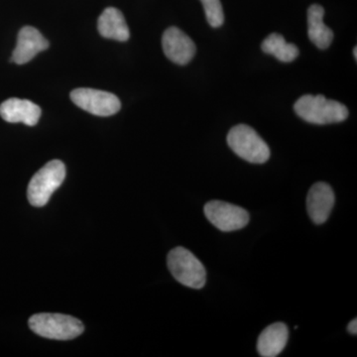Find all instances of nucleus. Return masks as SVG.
I'll return each instance as SVG.
<instances>
[{"instance_id":"nucleus-3","label":"nucleus","mask_w":357,"mask_h":357,"mask_svg":"<svg viewBox=\"0 0 357 357\" xmlns=\"http://www.w3.org/2000/svg\"><path fill=\"white\" fill-rule=\"evenodd\" d=\"M167 263L174 278L185 287L199 290L206 285V271L203 263L188 249L180 246L172 249Z\"/></svg>"},{"instance_id":"nucleus-13","label":"nucleus","mask_w":357,"mask_h":357,"mask_svg":"<svg viewBox=\"0 0 357 357\" xmlns=\"http://www.w3.org/2000/svg\"><path fill=\"white\" fill-rule=\"evenodd\" d=\"M98 29L100 35L107 39L124 42L128 41L130 37V32L123 14L114 7L105 9L98 18Z\"/></svg>"},{"instance_id":"nucleus-2","label":"nucleus","mask_w":357,"mask_h":357,"mask_svg":"<svg viewBox=\"0 0 357 357\" xmlns=\"http://www.w3.org/2000/svg\"><path fill=\"white\" fill-rule=\"evenodd\" d=\"M32 332L45 338L57 340H74L84 333V326L79 319L62 314H37L29 319Z\"/></svg>"},{"instance_id":"nucleus-1","label":"nucleus","mask_w":357,"mask_h":357,"mask_svg":"<svg viewBox=\"0 0 357 357\" xmlns=\"http://www.w3.org/2000/svg\"><path fill=\"white\" fill-rule=\"evenodd\" d=\"M294 109L305 121L319 126L338 123L349 116V109L344 105L324 96H303L296 102Z\"/></svg>"},{"instance_id":"nucleus-15","label":"nucleus","mask_w":357,"mask_h":357,"mask_svg":"<svg viewBox=\"0 0 357 357\" xmlns=\"http://www.w3.org/2000/svg\"><path fill=\"white\" fill-rule=\"evenodd\" d=\"M263 52L269 55H273L279 61L284 63H290L299 55V49L294 44L286 42L282 35L278 33H272L261 45Z\"/></svg>"},{"instance_id":"nucleus-14","label":"nucleus","mask_w":357,"mask_h":357,"mask_svg":"<svg viewBox=\"0 0 357 357\" xmlns=\"http://www.w3.org/2000/svg\"><path fill=\"white\" fill-rule=\"evenodd\" d=\"M324 15L325 10L318 4H314L307 10L309 38L321 50L328 48L333 40V32L324 23Z\"/></svg>"},{"instance_id":"nucleus-9","label":"nucleus","mask_w":357,"mask_h":357,"mask_svg":"<svg viewBox=\"0 0 357 357\" xmlns=\"http://www.w3.org/2000/svg\"><path fill=\"white\" fill-rule=\"evenodd\" d=\"M335 192L326 183L312 185L307 197V210L312 222L323 225L332 213L335 206Z\"/></svg>"},{"instance_id":"nucleus-18","label":"nucleus","mask_w":357,"mask_h":357,"mask_svg":"<svg viewBox=\"0 0 357 357\" xmlns=\"http://www.w3.org/2000/svg\"><path fill=\"white\" fill-rule=\"evenodd\" d=\"M354 58H356V59H357V48H356V47H354Z\"/></svg>"},{"instance_id":"nucleus-6","label":"nucleus","mask_w":357,"mask_h":357,"mask_svg":"<svg viewBox=\"0 0 357 357\" xmlns=\"http://www.w3.org/2000/svg\"><path fill=\"white\" fill-rule=\"evenodd\" d=\"M204 215L211 225L223 232L236 231L248 225V211L222 201H211L204 206Z\"/></svg>"},{"instance_id":"nucleus-10","label":"nucleus","mask_w":357,"mask_h":357,"mask_svg":"<svg viewBox=\"0 0 357 357\" xmlns=\"http://www.w3.org/2000/svg\"><path fill=\"white\" fill-rule=\"evenodd\" d=\"M48 47L49 42L36 28L25 26L18 34L17 45L14 49L11 61L18 65L26 64Z\"/></svg>"},{"instance_id":"nucleus-16","label":"nucleus","mask_w":357,"mask_h":357,"mask_svg":"<svg viewBox=\"0 0 357 357\" xmlns=\"http://www.w3.org/2000/svg\"><path fill=\"white\" fill-rule=\"evenodd\" d=\"M206 20L211 27H220L225 22V14L220 0H201Z\"/></svg>"},{"instance_id":"nucleus-4","label":"nucleus","mask_w":357,"mask_h":357,"mask_svg":"<svg viewBox=\"0 0 357 357\" xmlns=\"http://www.w3.org/2000/svg\"><path fill=\"white\" fill-rule=\"evenodd\" d=\"M227 143L234 153L249 163H266L270 158L267 143L255 129L245 124H238L230 129Z\"/></svg>"},{"instance_id":"nucleus-17","label":"nucleus","mask_w":357,"mask_h":357,"mask_svg":"<svg viewBox=\"0 0 357 357\" xmlns=\"http://www.w3.org/2000/svg\"><path fill=\"white\" fill-rule=\"evenodd\" d=\"M347 331L351 335H357V319H352L351 323L347 326Z\"/></svg>"},{"instance_id":"nucleus-5","label":"nucleus","mask_w":357,"mask_h":357,"mask_svg":"<svg viewBox=\"0 0 357 357\" xmlns=\"http://www.w3.org/2000/svg\"><path fill=\"white\" fill-rule=\"evenodd\" d=\"M66 167L60 160L48 162L33 176L28 185L27 196L33 206L41 208L48 203L53 192L62 185Z\"/></svg>"},{"instance_id":"nucleus-11","label":"nucleus","mask_w":357,"mask_h":357,"mask_svg":"<svg viewBox=\"0 0 357 357\" xmlns=\"http://www.w3.org/2000/svg\"><path fill=\"white\" fill-rule=\"evenodd\" d=\"M0 116L10 123H22L34 126L41 116V109L31 100L9 98L0 105Z\"/></svg>"},{"instance_id":"nucleus-8","label":"nucleus","mask_w":357,"mask_h":357,"mask_svg":"<svg viewBox=\"0 0 357 357\" xmlns=\"http://www.w3.org/2000/svg\"><path fill=\"white\" fill-rule=\"evenodd\" d=\"M162 46L167 58L178 65L188 64L196 54V45L177 27L168 28L164 32Z\"/></svg>"},{"instance_id":"nucleus-7","label":"nucleus","mask_w":357,"mask_h":357,"mask_svg":"<svg viewBox=\"0 0 357 357\" xmlns=\"http://www.w3.org/2000/svg\"><path fill=\"white\" fill-rule=\"evenodd\" d=\"M70 98L79 109L98 116H110L121 107L116 96L100 89H76L70 93Z\"/></svg>"},{"instance_id":"nucleus-12","label":"nucleus","mask_w":357,"mask_h":357,"mask_svg":"<svg viewBox=\"0 0 357 357\" xmlns=\"http://www.w3.org/2000/svg\"><path fill=\"white\" fill-rule=\"evenodd\" d=\"M288 326L283 323H274L260 333L257 340V351L262 357H276L287 345Z\"/></svg>"}]
</instances>
